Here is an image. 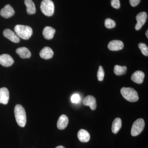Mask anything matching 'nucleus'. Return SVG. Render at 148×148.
Masks as SVG:
<instances>
[{"label":"nucleus","mask_w":148,"mask_h":148,"mask_svg":"<svg viewBox=\"0 0 148 148\" xmlns=\"http://www.w3.org/2000/svg\"><path fill=\"white\" fill-rule=\"evenodd\" d=\"M146 36L147 38H148V30H147V32H146Z\"/></svg>","instance_id":"nucleus-29"},{"label":"nucleus","mask_w":148,"mask_h":148,"mask_svg":"<svg viewBox=\"0 0 148 148\" xmlns=\"http://www.w3.org/2000/svg\"><path fill=\"white\" fill-rule=\"evenodd\" d=\"M145 122L142 118L136 120L132 125L131 134L132 136H136L140 135L145 128Z\"/></svg>","instance_id":"nucleus-5"},{"label":"nucleus","mask_w":148,"mask_h":148,"mask_svg":"<svg viewBox=\"0 0 148 148\" xmlns=\"http://www.w3.org/2000/svg\"><path fill=\"white\" fill-rule=\"evenodd\" d=\"M127 68L126 66L116 65L114 67V72L116 75L120 76L126 74Z\"/></svg>","instance_id":"nucleus-21"},{"label":"nucleus","mask_w":148,"mask_h":148,"mask_svg":"<svg viewBox=\"0 0 148 148\" xmlns=\"http://www.w3.org/2000/svg\"><path fill=\"white\" fill-rule=\"evenodd\" d=\"M3 34L7 38L10 40L12 42L18 43L20 41V38L18 36L16 33H14L10 29H7L4 30Z\"/></svg>","instance_id":"nucleus-8"},{"label":"nucleus","mask_w":148,"mask_h":148,"mask_svg":"<svg viewBox=\"0 0 148 148\" xmlns=\"http://www.w3.org/2000/svg\"><path fill=\"white\" fill-rule=\"evenodd\" d=\"M56 148H65L64 147L62 146H59L58 147H56Z\"/></svg>","instance_id":"nucleus-28"},{"label":"nucleus","mask_w":148,"mask_h":148,"mask_svg":"<svg viewBox=\"0 0 148 148\" xmlns=\"http://www.w3.org/2000/svg\"><path fill=\"white\" fill-rule=\"evenodd\" d=\"M122 121L119 118H116L114 120L112 125V130L114 134H116L121 128Z\"/></svg>","instance_id":"nucleus-20"},{"label":"nucleus","mask_w":148,"mask_h":148,"mask_svg":"<svg viewBox=\"0 0 148 148\" xmlns=\"http://www.w3.org/2000/svg\"><path fill=\"white\" fill-rule=\"evenodd\" d=\"M121 93L123 97L129 102H135L139 100L138 92L132 88H122Z\"/></svg>","instance_id":"nucleus-3"},{"label":"nucleus","mask_w":148,"mask_h":148,"mask_svg":"<svg viewBox=\"0 0 148 148\" xmlns=\"http://www.w3.org/2000/svg\"><path fill=\"white\" fill-rule=\"evenodd\" d=\"M9 99V92L6 88H0V103L7 105Z\"/></svg>","instance_id":"nucleus-12"},{"label":"nucleus","mask_w":148,"mask_h":148,"mask_svg":"<svg viewBox=\"0 0 148 148\" xmlns=\"http://www.w3.org/2000/svg\"><path fill=\"white\" fill-rule=\"evenodd\" d=\"M145 77V73L143 72L138 71L132 74L131 76V79L133 82L138 84H141L144 81Z\"/></svg>","instance_id":"nucleus-13"},{"label":"nucleus","mask_w":148,"mask_h":148,"mask_svg":"<svg viewBox=\"0 0 148 148\" xmlns=\"http://www.w3.org/2000/svg\"><path fill=\"white\" fill-rule=\"evenodd\" d=\"M111 5L114 8L119 9L120 7V3L119 0H112Z\"/></svg>","instance_id":"nucleus-25"},{"label":"nucleus","mask_w":148,"mask_h":148,"mask_svg":"<svg viewBox=\"0 0 148 148\" xmlns=\"http://www.w3.org/2000/svg\"><path fill=\"white\" fill-rule=\"evenodd\" d=\"M40 55V56L43 59H50L53 57V52L51 48L48 47H46L41 51Z\"/></svg>","instance_id":"nucleus-14"},{"label":"nucleus","mask_w":148,"mask_h":148,"mask_svg":"<svg viewBox=\"0 0 148 148\" xmlns=\"http://www.w3.org/2000/svg\"><path fill=\"white\" fill-rule=\"evenodd\" d=\"M147 18V14L145 12H143L138 14L136 16L137 23L135 26V30L137 31L140 30L146 23Z\"/></svg>","instance_id":"nucleus-6"},{"label":"nucleus","mask_w":148,"mask_h":148,"mask_svg":"<svg viewBox=\"0 0 148 148\" xmlns=\"http://www.w3.org/2000/svg\"><path fill=\"white\" fill-rule=\"evenodd\" d=\"M138 47L143 55L146 56H148V47L145 44L140 43L138 45Z\"/></svg>","instance_id":"nucleus-23"},{"label":"nucleus","mask_w":148,"mask_h":148,"mask_svg":"<svg viewBox=\"0 0 148 148\" xmlns=\"http://www.w3.org/2000/svg\"><path fill=\"white\" fill-rule=\"evenodd\" d=\"M79 140L82 143H87L90 139V135L88 132L84 129L80 130L78 132Z\"/></svg>","instance_id":"nucleus-16"},{"label":"nucleus","mask_w":148,"mask_h":148,"mask_svg":"<svg viewBox=\"0 0 148 148\" xmlns=\"http://www.w3.org/2000/svg\"><path fill=\"white\" fill-rule=\"evenodd\" d=\"M16 53L22 58H29L32 53L28 48L25 47L18 48L16 49Z\"/></svg>","instance_id":"nucleus-17"},{"label":"nucleus","mask_w":148,"mask_h":148,"mask_svg":"<svg viewBox=\"0 0 148 148\" xmlns=\"http://www.w3.org/2000/svg\"><path fill=\"white\" fill-rule=\"evenodd\" d=\"M15 13L14 10L10 5H6L0 11V15L5 18L12 17Z\"/></svg>","instance_id":"nucleus-7"},{"label":"nucleus","mask_w":148,"mask_h":148,"mask_svg":"<svg viewBox=\"0 0 148 148\" xmlns=\"http://www.w3.org/2000/svg\"><path fill=\"white\" fill-rule=\"evenodd\" d=\"M40 9L46 16H51L54 13V3L51 0H43L41 3Z\"/></svg>","instance_id":"nucleus-4"},{"label":"nucleus","mask_w":148,"mask_h":148,"mask_svg":"<svg viewBox=\"0 0 148 148\" xmlns=\"http://www.w3.org/2000/svg\"><path fill=\"white\" fill-rule=\"evenodd\" d=\"M104 76H105V72L104 69L102 66H99L98 73H97V77L99 81H103L104 79Z\"/></svg>","instance_id":"nucleus-24"},{"label":"nucleus","mask_w":148,"mask_h":148,"mask_svg":"<svg viewBox=\"0 0 148 148\" xmlns=\"http://www.w3.org/2000/svg\"><path fill=\"white\" fill-rule=\"evenodd\" d=\"M14 60L10 55L3 54L0 55V64L4 67H9L13 64Z\"/></svg>","instance_id":"nucleus-9"},{"label":"nucleus","mask_w":148,"mask_h":148,"mask_svg":"<svg viewBox=\"0 0 148 148\" xmlns=\"http://www.w3.org/2000/svg\"><path fill=\"white\" fill-rule=\"evenodd\" d=\"M80 100V97L79 95L78 94H74L72 95L71 98V101L73 103H78L79 102Z\"/></svg>","instance_id":"nucleus-26"},{"label":"nucleus","mask_w":148,"mask_h":148,"mask_svg":"<svg viewBox=\"0 0 148 148\" xmlns=\"http://www.w3.org/2000/svg\"><path fill=\"white\" fill-rule=\"evenodd\" d=\"M105 25L107 29H113L115 27L116 23L114 21L110 18H107L105 21Z\"/></svg>","instance_id":"nucleus-22"},{"label":"nucleus","mask_w":148,"mask_h":148,"mask_svg":"<svg viewBox=\"0 0 148 148\" xmlns=\"http://www.w3.org/2000/svg\"><path fill=\"white\" fill-rule=\"evenodd\" d=\"M55 32V29L52 27H46L43 29L42 34L46 39L50 40L53 38Z\"/></svg>","instance_id":"nucleus-18"},{"label":"nucleus","mask_w":148,"mask_h":148,"mask_svg":"<svg viewBox=\"0 0 148 148\" xmlns=\"http://www.w3.org/2000/svg\"><path fill=\"white\" fill-rule=\"evenodd\" d=\"M83 104L84 106H89L92 110H95L97 107L96 99L92 95H87L83 100Z\"/></svg>","instance_id":"nucleus-11"},{"label":"nucleus","mask_w":148,"mask_h":148,"mask_svg":"<svg viewBox=\"0 0 148 148\" xmlns=\"http://www.w3.org/2000/svg\"><path fill=\"white\" fill-rule=\"evenodd\" d=\"M124 47L123 43L119 40H113L110 42L108 45V48L110 50L116 51L121 50Z\"/></svg>","instance_id":"nucleus-10"},{"label":"nucleus","mask_w":148,"mask_h":148,"mask_svg":"<svg viewBox=\"0 0 148 148\" xmlns=\"http://www.w3.org/2000/svg\"><path fill=\"white\" fill-rule=\"evenodd\" d=\"M14 30L16 34L22 39H29L33 34L32 28L28 26L16 25L14 27Z\"/></svg>","instance_id":"nucleus-2"},{"label":"nucleus","mask_w":148,"mask_h":148,"mask_svg":"<svg viewBox=\"0 0 148 148\" xmlns=\"http://www.w3.org/2000/svg\"><path fill=\"white\" fill-rule=\"evenodd\" d=\"M14 112L17 124L21 127H24L27 123V116L25 109L21 105L18 104L14 108Z\"/></svg>","instance_id":"nucleus-1"},{"label":"nucleus","mask_w":148,"mask_h":148,"mask_svg":"<svg viewBox=\"0 0 148 148\" xmlns=\"http://www.w3.org/2000/svg\"><path fill=\"white\" fill-rule=\"evenodd\" d=\"M130 5L132 7H135L138 5L140 2V0H129Z\"/></svg>","instance_id":"nucleus-27"},{"label":"nucleus","mask_w":148,"mask_h":148,"mask_svg":"<svg viewBox=\"0 0 148 148\" xmlns=\"http://www.w3.org/2000/svg\"><path fill=\"white\" fill-rule=\"evenodd\" d=\"M24 3L27 7V12L28 14H33L36 13V7L32 0H24Z\"/></svg>","instance_id":"nucleus-19"},{"label":"nucleus","mask_w":148,"mask_h":148,"mask_svg":"<svg viewBox=\"0 0 148 148\" xmlns=\"http://www.w3.org/2000/svg\"><path fill=\"white\" fill-rule=\"evenodd\" d=\"M69 119L66 115L63 114L60 116L57 122V126L59 130L66 128L69 123Z\"/></svg>","instance_id":"nucleus-15"}]
</instances>
